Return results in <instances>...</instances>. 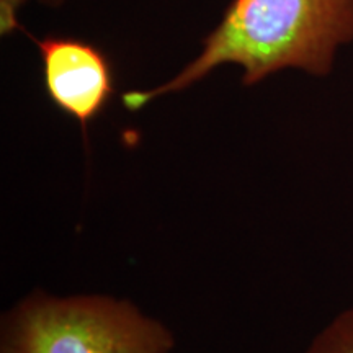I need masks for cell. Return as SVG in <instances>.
<instances>
[{
	"label": "cell",
	"mask_w": 353,
	"mask_h": 353,
	"mask_svg": "<svg viewBox=\"0 0 353 353\" xmlns=\"http://www.w3.org/2000/svg\"><path fill=\"white\" fill-rule=\"evenodd\" d=\"M44 2H48V3H51V2H61V0H44Z\"/></svg>",
	"instance_id": "6"
},
{
	"label": "cell",
	"mask_w": 353,
	"mask_h": 353,
	"mask_svg": "<svg viewBox=\"0 0 353 353\" xmlns=\"http://www.w3.org/2000/svg\"><path fill=\"white\" fill-rule=\"evenodd\" d=\"M26 0H0V32L10 34L20 28L19 12Z\"/></svg>",
	"instance_id": "5"
},
{
	"label": "cell",
	"mask_w": 353,
	"mask_h": 353,
	"mask_svg": "<svg viewBox=\"0 0 353 353\" xmlns=\"http://www.w3.org/2000/svg\"><path fill=\"white\" fill-rule=\"evenodd\" d=\"M352 41L353 0H232L192 63L162 85L126 92L123 103L136 112L224 64L239 65L245 85L285 69L324 77Z\"/></svg>",
	"instance_id": "1"
},
{
	"label": "cell",
	"mask_w": 353,
	"mask_h": 353,
	"mask_svg": "<svg viewBox=\"0 0 353 353\" xmlns=\"http://www.w3.org/2000/svg\"><path fill=\"white\" fill-rule=\"evenodd\" d=\"M306 353H353V309L335 317Z\"/></svg>",
	"instance_id": "4"
},
{
	"label": "cell",
	"mask_w": 353,
	"mask_h": 353,
	"mask_svg": "<svg viewBox=\"0 0 353 353\" xmlns=\"http://www.w3.org/2000/svg\"><path fill=\"white\" fill-rule=\"evenodd\" d=\"M172 335L136 307L107 298H34L17 309L2 353H167Z\"/></svg>",
	"instance_id": "2"
},
{
	"label": "cell",
	"mask_w": 353,
	"mask_h": 353,
	"mask_svg": "<svg viewBox=\"0 0 353 353\" xmlns=\"http://www.w3.org/2000/svg\"><path fill=\"white\" fill-rule=\"evenodd\" d=\"M43 63L48 95L81 123L83 132L113 95V74L99 48L76 38H33Z\"/></svg>",
	"instance_id": "3"
}]
</instances>
